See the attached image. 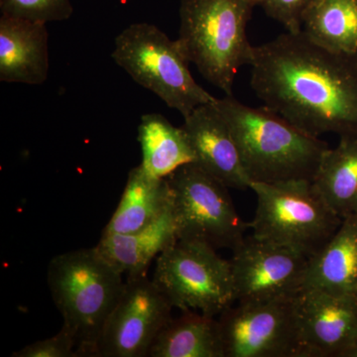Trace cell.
Returning <instances> with one entry per match:
<instances>
[{
    "label": "cell",
    "mask_w": 357,
    "mask_h": 357,
    "mask_svg": "<svg viewBox=\"0 0 357 357\" xmlns=\"http://www.w3.org/2000/svg\"><path fill=\"white\" fill-rule=\"evenodd\" d=\"M249 66L251 86L266 109L316 137L357 136V56L287 32L255 46Z\"/></svg>",
    "instance_id": "obj_1"
},
{
    "label": "cell",
    "mask_w": 357,
    "mask_h": 357,
    "mask_svg": "<svg viewBox=\"0 0 357 357\" xmlns=\"http://www.w3.org/2000/svg\"><path fill=\"white\" fill-rule=\"evenodd\" d=\"M215 105L229 123L251 183L312 182L330 149L328 143L266 107H248L232 95L217 98Z\"/></svg>",
    "instance_id": "obj_2"
},
{
    "label": "cell",
    "mask_w": 357,
    "mask_h": 357,
    "mask_svg": "<svg viewBox=\"0 0 357 357\" xmlns=\"http://www.w3.org/2000/svg\"><path fill=\"white\" fill-rule=\"evenodd\" d=\"M122 273L93 248L55 256L47 281L52 299L74 335L79 356L95 357L98 342L123 292Z\"/></svg>",
    "instance_id": "obj_3"
},
{
    "label": "cell",
    "mask_w": 357,
    "mask_h": 357,
    "mask_svg": "<svg viewBox=\"0 0 357 357\" xmlns=\"http://www.w3.org/2000/svg\"><path fill=\"white\" fill-rule=\"evenodd\" d=\"M257 0H181L177 41L202 76L232 95L239 69L250 65L248 24Z\"/></svg>",
    "instance_id": "obj_4"
},
{
    "label": "cell",
    "mask_w": 357,
    "mask_h": 357,
    "mask_svg": "<svg viewBox=\"0 0 357 357\" xmlns=\"http://www.w3.org/2000/svg\"><path fill=\"white\" fill-rule=\"evenodd\" d=\"M253 236L304 253L310 258L326 245L342 222L311 181L252 182Z\"/></svg>",
    "instance_id": "obj_5"
},
{
    "label": "cell",
    "mask_w": 357,
    "mask_h": 357,
    "mask_svg": "<svg viewBox=\"0 0 357 357\" xmlns=\"http://www.w3.org/2000/svg\"><path fill=\"white\" fill-rule=\"evenodd\" d=\"M112 58L143 88L183 117L217 98L197 84L177 40L149 23L129 25L115 38Z\"/></svg>",
    "instance_id": "obj_6"
},
{
    "label": "cell",
    "mask_w": 357,
    "mask_h": 357,
    "mask_svg": "<svg viewBox=\"0 0 357 357\" xmlns=\"http://www.w3.org/2000/svg\"><path fill=\"white\" fill-rule=\"evenodd\" d=\"M167 180L178 239L231 251L241 245L249 225L237 213L227 185L195 162L180 167Z\"/></svg>",
    "instance_id": "obj_7"
},
{
    "label": "cell",
    "mask_w": 357,
    "mask_h": 357,
    "mask_svg": "<svg viewBox=\"0 0 357 357\" xmlns=\"http://www.w3.org/2000/svg\"><path fill=\"white\" fill-rule=\"evenodd\" d=\"M152 280L181 311L217 318L236 303L230 261L208 244L177 239L157 257Z\"/></svg>",
    "instance_id": "obj_8"
},
{
    "label": "cell",
    "mask_w": 357,
    "mask_h": 357,
    "mask_svg": "<svg viewBox=\"0 0 357 357\" xmlns=\"http://www.w3.org/2000/svg\"><path fill=\"white\" fill-rule=\"evenodd\" d=\"M218 319L225 357H307L294 299L236 303Z\"/></svg>",
    "instance_id": "obj_9"
},
{
    "label": "cell",
    "mask_w": 357,
    "mask_h": 357,
    "mask_svg": "<svg viewBox=\"0 0 357 357\" xmlns=\"http://www.w3.org/2000/svg\"><path fill=\"white\" fill-rule=\"evenodd\" d=\"M236 303L293 300L304 289L310 257L251 236L229 260Z\"/></svg>",
    "instance_id": "obj_10"
},
{
    "label": "cell",
    "mask_w": 357,
    "mask_h": 357,
    "mask_svg": "<svg viewBox=\"0 0 357 357\" xmlns=\"http://www.w3.org/2000/svg\"><path fill=\"white\" fill-rule=\"evenodd\" d=\"M173 309L165 294L147 274L128 277L95 357L148 356L155 338L173 318Z\"/></svg>",
    "instance_id": "obj_11"
},
{
    "label": "cell",
    "mask_w": 357,
    "mask_h": 357,
    "mask_svg": "<svg viewBox=\"0 0 357 357\" xmlns=\"http://www.w3.org/2000/svg\"><path fill=\"white\" fill-rule=\"evenodd\" d=\"M294 303L307 357H347L357 340V298L304 288Z\"/></svg>",
    "instance_id": "obj_12"
},
{
    "label": "cell",
    "mask_w": 357,
    "mask_h": 357,
    "mask_svg": "<svg viewBox=\"0 0 357 357\" xmlns=\"http://www.w3.org/2000/svg\"><path fill=\"white\" fill-rule=\"evenodd\" d=\"M182 128L195 154V163L230 189H250L236 140L215 102L199 105L185 117Z\"/></svg>",
    "instance_id": "obj_13"
},
{
    "label": "cell",
    "mask_w": 357,
    "mask_h": 357,
    "mask_svg": "<svg viewBox=\"0 0 357 357\" xmlns=\"http://www.w3.org/2000/svg\"><path fill=\"white\" fill-rule=\"evenodd\" d=\"M49 74L48 31L45 23L0 17V81L42 84Z\"/></svg>",
    "instance_id": "obj_14"
},
{
    "label": "cell",
    "mask_w": 357,
    "mask_h": 357,
    "mask_svg": "<svg viewBox=\"0 0 357 357\" xmlns=\"http://www.w3.org/2000/svg\"><path fill=\"white\" fill-rule=\"evenodd\" d=\"M304 288L357 298V215L344 218L331 241L310 258Z\"/></svg>",
    "instance_id": "obj_15"
},
{
    "label": "cell",
    "mask_w": 357,
    "mask_h": 357,
    "mask_svg": "<svg viewBox=\"0 0 357 357\" xmlns=\"http://www.w3.org/2000/svg\"><path fill=\"white\" fill-rule=\"evenodd\" d=\"M177 239L171 206L156 222L139 231L102 234L96 248L121 273L135 277L146 275L153 260Z\"/></svg>",
    "instance_id": "obj_16"
},
{
    "label": "cell",
    "mask_w": 357,
    "mask_h": 357,
    "mask_svg": "<svg viewBox=\"0 0 357 357\" xmlns=\"http://www.w3.org/2000/svg\"><path fill=\"white\" fill-rule=\"evenodd\" d=\"M172 206L167 178H155L139 165L129 171L121 201L102 234H132L149 227Z\"/></svg>",
    "instance_id": "obj_17"
},
{
    "label": "cell",
    "mask_w": 357,
    "mask_h": 357,
    "mask_svg": "<svg viewBox=\"0 0 357 357\" xmlns=\"http://www.w3.org/2000/svg\"><path fill=\"white\" fill-rule=\"evenodd\" d=\"M150 357H225L220 323L215 317L182 311L155 338Z\"/></svg>",
    "instance_id": "obj_18"
},
{
    "label": "cell",
    "mask_w": 357,
    "mask_h": 357,
    "mask_svg": "<svg viewBox=\"0 0 357 357\" xmlns=\"http://www.w3.org/2000/svg\"><path fill=\"white\" fill-rule=\"evenodd\" d=\"M138 142L142 150L140 165L155 178H167L180 167L195 162L184 129L182 126L176 128L163 115H142L138 126Z\"/></svg>",
    "instance_id": "obj_19"
},
{
    "label": "cell",
    "mask_w": 357,
    "mask_h": 357,
    "mask_svg": "<svg viewBox=\"0 0 357 357\" xmlns=\"http://www.w3.org/2000/svg\"><path fill=\"white\" fill-rule=\"evenodd\" d=\"M312 184L342 220L357 215V136L326 152Z\"/></svg>",
    "instance_id": "obj_20"
},
{
    "label": "cell",
    "mask_w": 357,
    "mask_h": 357,
    "mask_svg": "<svg viewBox=\"0 0 357 357\" xmlns=\"http://www.w3.org/2000/svg\"><path fill=\"white\" fill-rule=\"evenodd\" d=\"M302 31L328 50L357 56V0H311Z\"/></svg>",
    "instance_id": "obj_21"
},
{
    "label": "cell",
    "mask_w": 357,
    "mask_h": 357,
    "mask_svg": "<svg viewBox=\"0 0 357 357\" xmlns=\"http://www.w3.org/2000/svg\"><path fill=\"white\" fill-rule=\"evenodd\" d=\"M2 15L45 23L69 20L70 0H0Z\"/></svg>",
    "instance_id": "obj_22"
},
{
    "label": "cell",
    "mask_w": 357,
    "mask_h": 357,
    "mask_svg": "<svg viewBox=\"0 0 357 357\" xmlns=\"http://www.w3.org/2000/svg\"><path fill=\"white\" fill-rule=\"evenodd\" d=\"M13 357H79L74 335L62 326L60 332L52 337L25 345L20 351L13 352Z\"/></svg>",
    "instance_id": "obj_23"
},
{
    "label": "cell",
    "mask_w": 357,
    "mask_h": 357,
    "mask_svg": "<svg viewBox=\"0 0 357 357\" xmlns=\"http://www.w3.org/2000/svg\"><path fill=\"white\" fill-rule=\"evenodd\" d=\"M311 0H257L258 6L272 20L278 21L287 32L302 31L303 15Z\"/></svg>",
    "instance_id": "obj_24"
},
{
    "label": "cell",
    "mask_w": 357,
    "mask_h": 357,
    "mask_svg": "<svg viewBox=\"0 0 357 357\" xmlns=\"http://www.w3.org/2000/svg\"><path fill=\"white\" fill-rule=\"evenodd\" d=\"M347 357H357V340L356 344L352 347L351 351L347 354Z\"/></svg>",
    "instance_id": "obj_25"
}]
</instances>
